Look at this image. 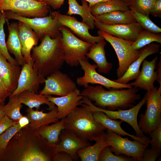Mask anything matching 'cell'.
Returning a JSON list of instances; mask_svg holds the SVG:
<instances>
[{
    "label": "cell",
    "instance_id": "1",
    "mask_svg": "<svg viewBox=\"0 0 161 161\" xmlns=\"http://www.w3.org/2000/svg\"><path fill=\"white\" fill-rule=\"evenodd\" d=\"M57 153L56 145L49 143L28 125L0 150V161H53Z\"/></svg>",
    "mask_w": 161,
    "mask_h": 161
},
{
    "label": "cell",
    "instance_id": "2",
    "mask_svg": "<svg viewBox=\"0 0 161 161\" xmlns=\"http://www.w3.org/2000/svg\"><path fill=\"white\" fill-rule=\"evenodd\" d=\"M139 89L133 87L126 89L112 88L105 89L103 86L88 85L80 94L100 108L109 110L127 109L134 106L137 101L141 98Z\"/></svg>",
    "mask_w": 161,
    "mask_h": 161
},
{
    "label": "cell",
    "instance_id": "3",
    "mask_svg": "<svg viewBox=\"0 0 161 161\" xmlns=\"http://www.w3.org/2000/svg\"><path fill=\"white\" fill-rule=\"evenodd\" d=\"M61 37V34L55 38L46 35L41 40L39 45L32 49L34 66L38 74L44 78L59 70L65 62Z\"/></svg>",
    "mask_w": 161,
    "mask_h": 161
},
{
    "label": "cell",
    "instance_id": "4",
    "mask_svg": "<svg viewBox=\"0 0 161 161\" xmlns=\"http://www.w3.org/2000/svg\"><path fill=\"white\" fill-rule=\"evenodd\" d=\"M82 106L76 107L64 118V129L86 140L102 139L106 129L95 119L93 112Z\"/></svg>",
    "mask_w": 161,
    "mask_h": 161
},
{
    "label": "cell",
    "instance_id": "5",
    "mask_svg": "<svg viewBox=\"0 0 161 161\" xmlns=\"http://www.w3.org/2000/svg\"><path fill=\"white\" fill-rule=\"evenodd\" d=\"M1 11L6 21L13 19L26 24L32 29L40 40L46 35L55 38L61 34L62 25L50 15L44 17L27 18L20 16L10 11Z\"/></svg>",
    "mask_w": 161,
    "mask_h": 161
},
{
    "label": "cell",
    "instance_id": "6",
    "mask_svg": "<svg viewBox=\"0 0 161 161\" xmlns=\"http://www.w3.org/2000/svg\"><path fill=\"white\" fill-rule=\"evenodd\" d=\"M147 108L141 114L138 124L142 131L149 134L161 124V85L146 91Z\"/></svg>",
    "mask_w": 161,
    "mask_h": 161
},
{
    "label": "cell",
    "instance_id": "7",
    "mask_svg": "<svg viewBox=\"0 0 161 161\" xmlns=\"http://www.w3.org/2000/svg\"><path fill=\"white\" fill-rule=\"evenodd\" d=\"M61 33L64 61L70 66H77L80 60L87 59L86 55L92 44L78 38L64 26H62Z\"/></svg>",
    "mask_w": 161,
    "mask_h": 161
},
{
    "label": "cell",
    "instance_id": "8",
    "mask_svg": "<svg viewBox=\"0 0 161 161\" xmlns=\"http://www.w3.org/2000/svg\"><path fill=\"white\" fill-rule=\"evenodd\" d=\"M97 34L109 42L114 48L118 61L117 75V78L120 77L129 66L139 57L140 50H135L132 47L133 41L113 36L99 30Z\"/></svg>",
    "mask_w": 161,
    "mask_h": 161
},
{
    "label": "cell",
    "instance_id": "9",
    "mask_svg": "<svg viewBox=\"0 0 161 161\" xmlns=\"http://www.w3.org/2000/svg\"><path fill=\"white\" fill-rule=\"evenodd\" d=\"M146 97L145 94L141 100L137 104L129 109L125 110L119 109L116 111H112L100 108L93 104L91 101L84 97L82 100V104L81 105L92 112H102L105 113L111 119H119L127 122L134 129L137 136L144 137L145 136L138 126L137 117L140 109L146 103Z\"/></svg>",
    "mask_w": 161,
    "mask_h": 161
},
{
    "label": "cell",
    "instance_id": "10",
    "mask_svg": "<svg viewBox=\"0 0 161 161\" xmlns=\"http://www.w3.org/2000/svg\"><path fill=\"white\" fill-rule=\"evenodd\" d=\"M104 139L107 146L116 155L124 154L135 158L137 161H142L143 153L147 146L128 138H123L120 135L106 129Z\"/></svg>",
    "mask_w": 161,
    "mask_h": 161
},
{
    "label": "cell",
    "instance_id": "11",
    "mask_svg": "<svg viewBox=\"0 0 161 161\" xmlns=\"http://www.w3.org/2000/svg\"><path fill=\"white\" fill-rule=\"evenodd\" d=\"M10 11L20 16L27 18L47 16L49 6L44 1L33 0H0V11Z\"/></svg>",
    "mask_w": 161,
    "mask_h": 161
},
{
    "label": "cell",
    "instance_id": "12",
    "mask_svg": "<svg viewBox=\"0 0 161 161\" xmlns=\"http://www.w3.org/2000/svg\"><path fill=\"white\" fill-rule=\"evenodd\" d=\"M79 65L83 70V76L79 77L76 80L78 85L86 87L89 83L97 84L104 86L109 90L111 89H121L130 88L133 86L129 83H120L107 78L101 75L96 69L97 66L95 64H91L86 59L79 61Z\"/></svg>",
    "mask_w": 161,
    "mask_h": 161
},
{
    "label": "cell",
    "instance_id": "13",
    "mask_svg": "<svg viewBox=\"0 0 161 161\" xmlns=\"http://www.w3.org/2000/svg\"><path fill=\"white\" fill-rule=\"evenodd\" d=\"M45 81V86L40 94L46 96L66 95L77 88L76 83L66 74L59 70L47 76Z\"/></svg>",
    "mask_w": 161,
    "mask_h": 161
},
{
    "label": "cell",
    "instance_id": "14",
    "mask_svg": "<svg viewBox=\"0 0 161 161\" xmlns=\"http://www.w3.org/2000/svg\"><path fill=\"white\" fill-rule=\"evenodd\" d=\"M34 62L32 58L21 66L17 87L10 96H17L25 90L37 93L40 84L45 83V79L38 74L34 66Z\"/></svg>",
    "mask_w": 161,
    "mask_h": 161
},
{
    "label": "cell",
    "instance_id": "15",
    "mask_svg": "<svg viewBox=\"0 0 161 161\" xmlns=\"http://www.w3.org/2000/svg\"><path fill=\"white\" fill-rule=\"evenodd\" d=\"M50 15L56 19L62 26L68 28L80 39L92 44L104 39L100 35L93 36L89 33V27L83 22L78 21L76 18L70 15L62 14L58 11H54Z\"/></svg>",
    "mask_w": 161,
    "mask_h": 161
},
{
    "label": "cell",
    "instance_id": "16",
    "mask_svg": "<svg viewBox=\"0 0 161 161\" xmlns=\"http://www.w3.org/2000/svg\"><path fill=\"white\" fill-rule=\"evenodd\" d=\"M94 19L95 26L99 30L128 41H134L143 29L137 22L109 25L102 23L95 18Z\"/></svg>",
    "mask_w": 161,
    "mask_h": 161
},
{
    "label": "cell",
    "instance_id": "17",
    "mask_svg": "<svg viewBox=\"0 0 161 161\" xmlns=\"http://www.w3.org/2000/svg\"><path fill=\"white\" fill-rule=\"evenodd\" d=\"M60 142L56 145L57 152L63 151L69 154L73 161L78 160L77 154L81 148L91 145L89 142L78 136L74 133L67 129L62 130L59 135Z\"/></svg>",
    "mask_w": 161,
    "mask_h": 161
},
{
    "label": "cell",
    "instance_id": "18",
    "mask_svg": "<svg viewBox=\"0 0 161 161\" xmlns=\"http://www.w3.org/2000/svg\"><path fill=\"white\" fill-rule=\"evenodd\" d=\"M161 44L151 43L140 49L139 57L133 62L120 77L113 80L121 84H127L130 81L135 80L138 76L140 66L143 61L148 56L159 52Z\"/></svg>",
    "mask_w": 161,
    "mask_h": 161
},
{
    "label": "cell",
    "instance_id": "19",
    "mask_svg": "<svg viewBox=\"0 0 161 161\" xmlns=\"http://www.w3.org/2000/svg\"><path fill=\"white\" fill-rule=\"evenodd\" d=\"M49 101L55 105L58 108L59 119L65 118L74 109L82 104L83 96L79 90L77 88L68 95L58 97L51 95L46 96Z\"/></svg>",
    "mask_w": 161,
    "mask_h": 161
},
{
    "label": "cell",
    "instance_id": "20",
    "mask_svg": "<svg viewBox=\"0 0 161 161\" xmlns=\"http://www.w3.org/2000/svg\"><path fill=\"white\" fill-rule=\"evenodd\" d=\"M158 56L149 61L145 59L142 63V67L140 73L135 81L129 84L133 87L148 91L155 86L154 82L157 75L155 69L157 68Z\"/></svg>",
    "mask_w": 161,
    "mask_h": 161
},
{
    "label": "cell",
    "instance_id": "21",
    "mask_svg": "<svg viewBox=\"0 0 161 161\" xmlns=\"http://www.w3.org/2000/svg\"><path fill=\"white\" fill-rule=\"evenodd\" d=\"M93 113L95 119L106 129L120 135L123 136H128L134 140L139 141L147 146H149L151 140L149 137L146 136L144 137H139L128 133L121 128V125L123 122L122 120L119 121L111 119L102 112L95 111L93 112Z\"/></svg>",
    "mask_w": 161,
    "mask_h": 161
},
{
    "label": "cell",
    "instance_id": "22",
    "mask_svg": "<svg viewBox=\"0 0 161 161\" xmlns=\"http://www.w3.org/2000/svg\"><path fill=\"white\" fill-rule=\"evenodd\" d=\"M21 70L19 65L10 63L0 53V76L6 87L12 93L17 87Z\"/></svg>",
    "mask_w": 161,
    "mask_h": 161
},
{
    "label": "cell",
    "instance_id": "23",
    "mask_svg": "<svg viewBox=\"0 0 161 161\" xmlns=\"http://www.w3.org/2000/svg\"><path fill=\"white\" fill-rule=\"evenodd\" d=\"M18 23L21 52L26 63H27L32 59L31 51L33 47L37 46L39 39L29 26L20 21Z\"/></svg>",
    "mask_w": 161,
    "mask_h": 161
},
{
    "label": "cell",
    "instance_id": "24",
    "mask_svg": "<svg viewBox=\"0 0 161 161\" xmlns=\"http://www.w3.org/2000/svg\"><path fill=\"white\" fill-rule=\"evenodd\" d=\"M48 112L42 111L34 110L28 108L26 110V116L30 121L28 125L33 129L37 130L40 128L58 121V110L55 106Z\"/></svg>",
    "mask_w": 161,
    "mask_h": 161
},
{
    "label": "cell",
    "instance_id": "25",
    "mask_svg": "<svg viewBox=\"0 0 161 161\" xmlns=\"http://www.w3.org/2000/svg\"><path fill=\"white\" fill-rule=\"evenodd\" d=\"M106 45L104 39L92 44L86 55L87 59H91L97 65L98 72L104 74L109 73L113 67L112 63L107 60L105 50Z\"/></svg>",
    "mask_w": 161,
    "mask_h": 161
},
{
    "label": "cell",
    "instance_id": "26",
    "mask_svg": "<svg viewBox=\"0 0 161 161\" xmlns=\"http://www.w3.org/2000/svg\"><path fill=\"white\" fill-rule=\"evenodd\" d=\"M7 23L9 34L6 42V46L9 52L13 54L15 59L18 64L22 66L26 62L21 52V46L18 36V23Z\"/></svg>",
    "mask_w": 161,
    "mask_h": 161
},
{
    "label": "cell",
    "instance_id": "27",
    "mask_svg": "<svg viewBox=\"0 0 161 161\" xmlns=\"http://www.w3.org/2000/svg\"><path fill=\"white\" fill-rule=\"evenodd\" d=\"M69 9L67 14L69 15L77 14L80 16L82 19V22L86 24L90 29H94L95 19L92 14L87 2L81 0L82 5H80L76 0H68Z\"/></svg>",
    "mask_w": 161,
    "mask_h": 161
},
{
    "label": "cell",
    "instance_id": "28",
    "mask_svg": "<svg viewBox=\"0 0 161 161\" xmlns=\"http://www.w3.org/2000/svg\"><path fill=\"white\" fill-rule=\"evenodd\" d=\"M94 17L102 23L109 25L136 22L130 10L126 11L116 10Z\"/></svg>",
    "mask_w": 161,
    "mask_h": 161
},
{
    "label": "cell",
    "instance_id": "29",
    "mask_svg": "<svg viewBox=\"0 0 161 161\" xmlns=\"http://www.w3.org/2000/svg\"><path fill=\"white\" fill-rule=\"evenodd\" d=\"M17 96L22 104L31 109L35 108L39 110L41 105L46 104L50 109L55 106L49 100L46 96L28 90L21 92Z\"/></svg>",
    "mask_w": 161,
    "mask_h": 161
},
{
    "label": "cell",
    "instance_id": "30",
    "mask_svg": "<svg viewBox=\"0 0 161 161\" xmlns=\"http://www.w3.org/2000/svg\"><path fill=\"white\" fill-rule=\"evenodd\" d=\"M94 16H98L116 10H130L128 4L122 0H111L96 4L89 7Z\"/></svg>",
    "mask_w": 161,
    "mask_h": 161
},
{
    "label": "cell",
    "instance_id": "31",
    "mask_svg": "<svg viewBox=\"0 0 161 161\" xmlns=\"http://www.w3.org/2000/svg\"><path fill=\"white\" fill-rule=\"evenodd\" d=\"M64 120L63 118L51 125L43 126L37 131L49 143L57 145L60 142L59 135L61 131L64 129Z\"/></svg>",
    "mask_w": 161,
    "mask_h": 161
},
{
    "label": "cell",
    "instance_id": "32",
    "mask_svg": "<svg viewBox=\"0 0 161 161\" xmlns=\"http://www.w3.org/2000/svg\"><path fill=\"white\" fill-rule=\"evenodd\" d=\"M103 137L95 141L94 145L83 148L77 151V154L81 161H100L101 151L105 147L108 146Z\"/></svg>",
    "mask_w": 161,
    "mask_h": 161
},
{
    "label": "cell",
    "instance_id": "33",
    "mask_svg": "<svg viewBox=\"0 0 161 161\" xmlns=\"http://www.w3.org/2000/svg\"><path fill=\"white\" fill-rule=\"evenodd\" d=\"M154 42L161 44V34L155 33L143 29L132 44V47L139 50Z\"/></svg>",
    "mask_w": 161,
    "mask_h": 161
},
{
    "label": "cell",
    "instance_id": "34",
    "mask_svg": "<svg viewBox=\"0 0 161 161\" xmlns=\"http://www.w3.org/2000/svg\"><path fill=\"white\" fill-rule=\"evenodd\" d=\"M22 104L17 96H10L8 103L4 106L5 115L13 121L18 123L23 116L20 111Z\"/></svg>",
    "mask_w": 161,
    "mask_h": 161
},
{
    "label": "cell",
    "instance_id": "35",
    "mask_svg": "<svg viewBox=\"0 0 161 161\" xmlns=\"http://www.w3.org/2000/svg\"><path fill=\"white\" fill-rule=\"evenodd\" d=\"M130 10L136 22L143 29L155 33L161 32V28L150 19L149 16L140 13L133 9Z\"/></svg>",
    "mask_w": 161,
    "mask_h": 161
},
{
    "label": "cell",
    "instance_id": "36",
    "mask_svg": "<svg viewBox=\"0 0 161 161\" xmlns=\"http://www.w3.org/2000/svg\"><path fill=\"white\" fill-rule=\"evenodd\" d=\"M6 22V20L3 13L0 11V53L10 63L14 64H18L16 60L10 55L7 47L4 29V26Z\"/></svg>",
    "mask_w": 161,
    "mask_h": 161
},
{
    "label": "cell",
    "instance_id": "37",
    "mask_svg": "<svg viewBox=\"0 0 161 161\" xmlns=\"http://www.w3.org/2000/svg\"><path fill=\"white\" fill-rule=\"evenodd\" d=\"M156 0H129L130 10L133 9L142 14L149 16L150 11Z\"/></svg>",
    "mask_w": 161,
    "mask_h": 161
},
{
    "label": "cell",
    "instance_id": "38",
    "mask_svg": "<svg viewBox=\"0 0 161 161\" xmlns=\"http://www.w3.org/2000/svg\"><path fill=\"white\" fill-rule=\"evenodd\" d=\"M100 161H137L134 158L124 154L116 155L113 154L109 146L105 147L100 155Z\"/></svg>",
    "mask_w": 161,
    "mask_h": 161
},
{
    "label": "cell",
    "instance_id": "39",
    "mask_svg": "<svg viewBox=\"0 0 161 161\" xmlns=\"http://www.w3.org/2000/svg\"><path fill=\"white\" fill-rule=\"evenodd\" d=\"M22 128L18 123L9 128L0 134V150L4 149L16 133Z\"/></svg>",
    "mask_w": 161,
    "mask_h": 161
},
{
    "label": "cell",
    "instance_id": "40",
    "mask_svg": "<svg viewBox=\"0 0 161 161\" xmlns=\"http://www.w3.org/2000/svg\"><path fill=\"white\" fill-rule=\"evenodd\" d=\"M150 137L151 138L150 144L151 148L156 149L161 148V124L149 134Z\"/></svg>",
    "mask_w": 161,
    "mask_h": 161
},
{
    "label": "cell",
    "instance_id": "41",
    "mask_svg": "<svg viewBox=\"0 0 161 161\" xmlns=\"http://www.w3.org/2000/svg\"><path fill=\"white\" fill-rule=\"evenodd\" d=\"M161 149V148L153 149L147 147L143 151L142 161H155L160 154Z\"/></svg>",
    "mask_w": 161,
    "mask_h": 161
},
{
    "label": "cell",
    "instance_id": "42",
    "mask_svg": "<svg viewBox=\"0 0 161 161\" xmlns=\"http://www.w3.org/2000/svg\"><path fill=\"white\" fill-rule=\"evenodd\" d=\"M17 123L13 121L5 115L0 120V134L9 128Z\"/></svg>",
    "mask_w": 161,
    "mask_h": 161
},
{
    "label": "cell",
    "instance_id": "43",
    "mask_svg": "<svg viewBox=\"0 0 161 161\" xmlns=\"http://www.w3.org/2000/svg\"><path fill=\"white\" fill-rule=\"evenodd\" d=\"M11 94L12 93L6 87L0 76V99L5 101Z\"/></svg>",
    "mask_w": 161,
    "mask_h": 161
},
{
    "label": "cell",
    "instance_id": "44",
    "mask_svg": "<svg viewBox=\"0 0 161 161\" xmlns=\"http://www.w3.org/2000/svg\"><path fill=\"white\" fill-rule=\"evenodd\" d=\"M154 17H161V0H156L150 11V14Z\"/></svg>",
    "mask_w": 161,
    "mask_h": 161
},
{
    "label": "cell",
    "instance_id": "45",
    "mask_svg": "<svg viewBox=\"0 0 161 161\" xmlns=\"http://www.w3.org/2000/svg\"><path fill=\"white\" fill-rule=\"evenodd\" d=\"M71 156L66 152L62 151L57 153L53 161H73Z\"/></svg>",
    "mask_w": 161,
    "mask_h": 161
},
{
    "label": "cell",
    "instance_id": "46",
    "mask_svg": "<svg viewBox=\"0 0 161 161\" xmlns=\"http://www.w3.org/2000/svg\"><path fill=\"white\" fill-rule=\"evenodd\" d=\"M64 0H48L47 4L53 9H60L63 4Z\"/></svg>",
    "mask_w": 161,
    "mask_h": 161
},
{
    "label": "cell",
    "instance_id": "47",
    "mask_svg": "<svg viewBox=\"0 0 161 161\" xmlns=\"http://www.w3.org/2000/svg\"><path fill=\"white\" fill-rule=\"evenodd\" d=\"M18 123L22 128L28 126L30 121L27 117L25 116H23L19 120Z\"/></svg>",
    "mask_w": 161,
    "mask_h": 161
},
{
    "label": "cell",
    "instance_id": "48",
    "mask_svg": "<svg viewBox=\"0 0 161 161\" xmlns=\"http://www.w3.org/2000/svg\"><path fill=\"white\" fill-rule=\"evenodd\" d=\"M157 70L156 71L157 78V81L159 83V86L161 85V59L160 56V59L157 64Z\"/></svg>",
    "mask_w": 161,
    "mask_h": 161
},
{
    "label": "cell",
    "instance_id": "49",
    "mask_svg": "<svg viewBox=\"0 0 161 161\" xmlns=\"http://www.w3.org/2000/svg\"><path fill=\"white\" fill-rule=\"evenodd\" d=\"M87 2H89V7H91L94 5L102 2H105L111 0H84Z\"/></svg>",
    "mask_w": 161,
    "mask_h": 161
},
{
    "label": "cell",
    "instance_id": "50",
    "mask_svg": "<svg viewBox=\"0 0 161 161\" xmlns=\"http://www.w3.org/2000/svg\"><path fill=\"white\" fill-rule=\"evenodd\" d=\"M4 104H0V120L5 115L4 110Z\"/></svg>",
    "mask_w": 161,
    "mask_h": 161
},
{
    "label": "cell",
    "instance_id": "51",
    "mask_svg": "<svg viewBox=\"0 0 161 161\" xmlns=\"http://www.w3.org/2000/svg\"><path fill=\"white\" fill-rule=\"evenodd\" d=\"M5 101L3 100L0 99V104H4V102Z\"/></svg>",
    "mask_w": 161,
    "mask_h": 161
},
{
    "label": "cell",
    "instance_id": "52",
    "mask_svg": "<svg viewBox=\"0 0 161 161\" xmlns=\"http://www.w3.org/2000/svg\"><path fill=\"white\" fill-rule=\"evenodd\" d=\"M123 0L126 2L127 3H129V0Z\"/></svg>",
    "mask_w": 161,
    "mask_h": 161
},
{
    "label": "cell",
    "instance_id": "53",
    "mask_svg": "<svg viewBox=\"0 0 161 161\" xmlns=\"http://www.w3.org/2000/svg\"><path fill=\"white\" fill-rule=\"evenodd\" d=\"M48 0H41L40 1H44L46 2L47 3V2L48 1Z\"/></svg>",
    "mask_w": 161,
    "mask_h": 161
},
{
    "label": "cell",
    "instance_id": "54",
    "mask_svg": "<svg viewBox=\"0 0 161 161\" xmlns=\"http://www.w3.org/2000/svg\"><path fill=\"white\" fill-rule=\"evenodd\" d=\"M33 1H37V2H39L41 0H33Z\"/></svg>",
    "mask_w": 161,
    "mask_h": 161
}]
</instances>
